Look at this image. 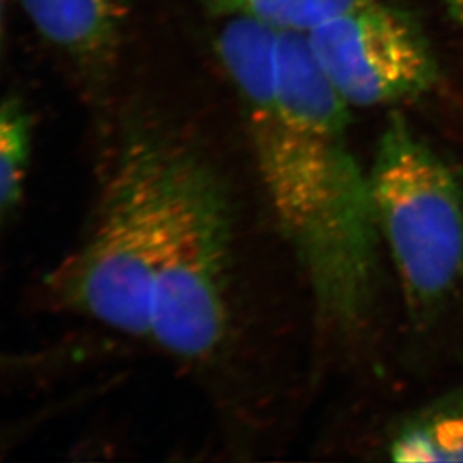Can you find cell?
Segmentation results:
<instances>
[{
	"label": "cell",
	"instance_id": "1",
	"mask_svg": "<svg viewBox=\"0 0 463 463\" xmlns=\"http://www.w3.org/2000/svg\"><path fill=\"white\" fill-rule=\"evenodd\" d=\"M350 105L303 43L278 56V109L248 132L276 230L298 262L326 339L354 344L378 298L380 232L369 171L348 143Z\"/></svg>",
	"mask_w": 463,
	"mask_h": 463
},
{
	"label": "cell",
	"instance_id": "2",
	"mask_svg": "<svg viewBox=\"0 0 463 463\" xmlns=\"http://www.w3.org/2000/svg\"><path fill=\"white\" fill-rule=\"evenodd\" d=\"M237 200L209 155L162 131V225L147 341L206 380L230 371L243 337L246 262Z\"/></svg>",
	"mask_w": 463,
	"mask_h": 463
},
{
	"label": "cell",
	"instance_id": "3",
	"mask_svg": "<svg viewBox=\"0 0 463 463\" xmlns=\"http://www.w3.org/2000/svg\"><path fill=\"white\" fill-rule=\"evenodd\" d=\"M161 225L162 131L132 123L102 164L83 236L45 278L52 307L147 341Z\"/></svg>",
	"mask_w": 463,
	"mask_h": 463
},
{
	"label": "cell",
	"instance_id": "4",
	"mask_svg": "<svg viewBox=\"0 0 463 463\" xmlns=\"http://www.w3.org/2000/svg\"><path fill=\"white\" fill-rule=\"evenodd\" d=\"M381 245L417 319H432L463 280V189L441 155L392 114L369 170Z\"/></svg>",
	"mask_w": 463,
	"mask_h": 463
},
{
	"label": "cell",
	"instance_id": "5",
	"mask_svg": "<svg viewBox=\"0 0 463 463\" xmlns=\"http://www.w3.org/2000/svg\"><path fill=\"white\" fill-rule=\"evenodd\" d=\"M324 74L350 107L401 104L429 92L438 61L420 23L405 9L371 0L307 35Z\"/></svg>",
	"mask_w": 463,
	"mask_h": 463
},
{
	"label": "cell",
	"instance_id": "6",
	"mask_svg": "<svg viewBox=\"0 0 463 463\" xmlns=\"http://www.w3.org/2000/svg\"><path fill=\"white\" fill-rule=\"evenodd\" d=\"M29 22L80 75L102 92L118 68L131 0H20Z\"/></svg>",
	"mask_w": 463,
	"mask_h": 463
},
{
	"label": "cell",
	"instance_id": "7",
	"mask_svg": "<svg viewBox=\"0 0 463 463\" xmlns=\"http://www.w3.org/2000/svg\"><path fill=\"white\" fill-rule=\"evenodd\" d=\"M385 451L393 462L463 463V389L403 417L390 432Z\"/></svg>",
	"mask_w": 463,
	"mask_h": 463
},
{
	"label": "cell",
	"instance_id": "8",
	"mask_svg": "<svg viewBox=\"0 0 463 463\" xmlns=\"http://www.w3.org/2000/svg\"><path fill=\"white\" fill-rule=\"evenodd\" d=\"M213 17L250 18L275 29L307 35L371 0H200Z\"/></svg>",
	"mask_w": 463,
	"mask_h": 463
},
{
	"label": "cell",
	"instance_id": "9",
	"mask_svg": "<svg viewBox=\"0 0 463 463\" xmlns=\"http://www.w3.org/2000/svg\"><path fill=\"white\" fill-rule=\"evenodd\" d=\"M33 143V116L17 93L0 109V212L4 222L17 213L24 195Z\"/></svg>",
	"mask_w": 463,
	"mask_h": 463
},
{
	"label": "cell",
	"instance_id": "10",
	"mask_svg": "<svg viewBox=\"0 0 463 463\" xmlns=\"http://www.w3.org/2000/svg\"><path fill=\"white\" fill-rule=\"evenodd\" d=\"M441 2L453 14V17L463 24V0H441Z\"/></svg>",
	"mask_w": 463,
	"mask_h": 463
}]
</instances>
